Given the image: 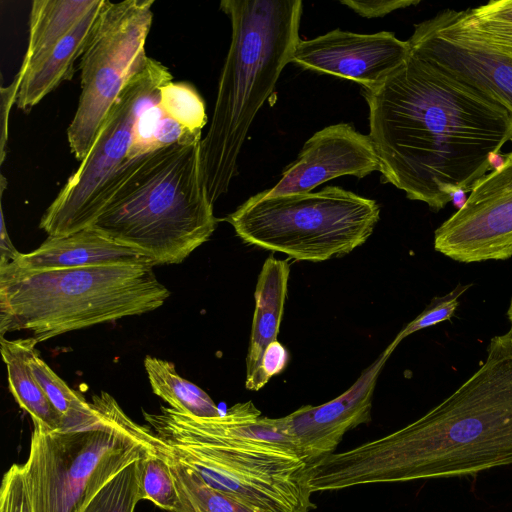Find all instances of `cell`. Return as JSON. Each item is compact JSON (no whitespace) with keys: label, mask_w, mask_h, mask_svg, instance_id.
Segmentation results:
<instances>
[{"label":"cell","mask_w":512,"mask_h":512,"mask_svg":"<svg viewBox=\"0 0 512 512\" xmlns=\"http://www.w3.org/2000/svg\"><path fill=\"white\" fill-rule=\"evenodd\" d=\"M364 97L384 180L434 212L470 192L512 141L503 105L412 51Z\"/></svg>","instance_id":"cell-1"},{"label":"cell","mask_w":512,"mask_h":512,"mask_svg":"<svg viewBox=\"0 0 512 512\" xmlns=\"http://www.w3.org/2000/svg\"><path fill=\"white\" fill-rule=\"evenodd\" d=\"M512 464V327L481 366L405 427L308 463L311 493L358 485L475 475Z\"/></svg>","instance_id":"cell-2"},{"label":"cell","mask_w":512,"mask_h":512,"mask_svg":"<svg viewBox=\"0 0 512 512\" xmlns=\"http://www.w3.org/2000/svg\"><path fill=\"white\" fill-rule=\"evenodd\" d=\"M143 415L175 458L255 512L315 508L305 480L308 461L276 418L261 417L252 401L216 417L190 416L164 406L160 413Z\"/></svg>","instance_id":"cell-3"},{"label":"cell","mask_w":512,"mask_h":512,"mask_svg":"<svg viewBox=\"0 0 512 512\" xmlns=\"http://www.w3.org/2000/svg\"><path fill=\"white\" fill-rule=\"evenodd\" d=\"M301 0H222L231 21V42L221 71L201 164L214 204L237 174L248 130L273 93L300 41Z\"/></svg>","instance_id":"cell-4"},{"label":"cell","mask_w":512,"mask_h":512,"mask_svg":"<svg viewBox=\"0 0 512 512\" xmlns=\"http://www.w3.org/2000/svg\"><path fill=\"white\" fill-rule=\"evenodd\" d=\"M216 226L200 140L136 157L90 227L156 266L181 263Z\"/></svg>","instance_id":"cell-5"},{"label":"cell","mask_w":512,"mask_h":512,"mask_svg":"<svg viewBox=\"0 0 512 512\" xmlns=\"http://www.w3.org/2000/svg\"><path fill=\"white\" fill-rule=\"evenodd\" d=\"M169 296L150 264L45 271L0 266V334L26 330L38 344L156 310Z\"/></svg>","instance_id":"cell-6"},{"label":"cell","mask_w":512,"mask_h":512,"mask_svg":"<svg viewBox=\"0 0 512 512\" xmlns=\"http://www.w3.org/2000/svg\"><path fill=\"white\" fill-rule=\"evenodd\" d=\"M97 419L59 430L34 423L22 465L34 512H81L114 476L166 443L134 422L107 392L93 395Z\"/></svg>","instance_id":"cell-7"},{"label":"cell","mask_w":512,"mask_h":512,"mask_svg":"<svg viewBox=\"0 0 512 512\" xmlns=\"http://www.w3.org/2000/svg\"><path fill=\"white\" fill-rule=\"evenodd\" d=\"M379 219L374 200L337 186L279 196L259 192L225 218L245 243L310 262L352 252Z\"/></svg>","instance_id":"cell-8"},{"label":"cell","mask_w":512,"mask_h":512,"mask_svg":"<svg viewBox=\"0 0 512 512\" xmlns=\"http://www.w3.org/2000/svg\"><path fill=\"white\" fill-rule=\"evenodd\" d=\"M168 68L148 57L111 107L94 143L40 220L48 236L90 227L129 171L137 122L159 89L173 81Z\"/></svg>","instance_id":"cell-9"},{"label":"cell","mask_w":512,"mask_h":512,"mask_svg":"<svg viewBox=\"0 0 512 512\" xmlns=\"http://www.w3.org/2000/svg\"><path fill=\"white\" fill-rule=\"evenodd\" d=\"M154 0L108 2L80 59L81 92L67 129L80 162L90 151L111 107L148 59L145 50Z\"/></svg>","instance_id":"cell-10"},{"label":"cell","mask_w":512,"mask_h":512,"mask_svg":"<svg viewBox=\"0 0 512 512\" xmlns=\"http://www.w3.org/2000/svg\"><path fill=\"white\" fill-rule=\"evenodd\" d=\"M503 156L435 230L437 252L461 263L512 257V150Z\"/></svg>","instance_id":"cell-11"},{"label":"cell","mask_w":512,"mask_h":512,"mask_svg":"<svg viewBox=\"0 0 512 512\" xmlns=\"http://www.w3.org/2000/svg\"><path fill=\"white\" fill-rule=\"evenodd\" d=\"M410 53L408 40H400L388 31L360 34L335 29L313 39H300L291 62L373 89L397 70Z\"/></svg>","instance_id":"cell-12"},{"label":"cell","mask_w":512,"mask_h":512,"mask_svg":"<svg viewBox=\"0 0 512 512\" xmlns=\"http://www.w3.org/2000/svg\"><path fill=\"white\" fill-rule=\"evenodd\" d=\"M396 347L390 344L343 394L318 406L304 405L277 418L308 463L334 453L349 430L370 422L372 400L380 372Z\"/></svg>","instance_id":"cell-13"},{"label":"cell","mask_w":512,"mask_h":512,"mask_svg":"<svg viewBox=\"0 0 512 512\" xmlns=\"http://www.w3.org/2000/svg\"><path fill=\"white\" fill-rule=\"evenodd\" d=\"M381 166L369 135L351 124L339 123L314 133L303 145L296 160L266 196L311 192L331 179L352 175L364 178Z\"/></svg>","instance_id":"cell-14"},{"label":"cell","mask_w":512,"mask_h":512,"mask_svg":"<svg viewBox=\"0 0 512 512\" xmlns=\"http://www.w3.org/2000/svg\"><path fill=\"white\" fill-rule=\"evenodd\" d=\"M411 51L499 102L512 114V59L455 38L428 19L414 27Z\"/></svg>","instance_id":"cell-15"},{"label":"cell","mask_w":512,"mask_h":512,"mask_svg":"<svg viewBox=\"0 0 512 512\" xmlns=\"http://www.w3.org/2000/svg\"><path fill=\"white\" fill-rule=\"evenodd\" d=\"M142 264L152 265L131 248L88 227L68 235L49 236L37 249L20 252L12 262L0 266L19 271H45Z\"/></svg>","instance_id":"cell-16"},{"label":"cell","mask_w":512,"mask_h":512,"mask_svg":"<svg viewBox=\"0 0 512 512\" xmlns=\"http://www.w3.org/2000/svg\"><path fill=\"white\" fill-rule=\"evenodd\" d=\"M109 0H99L97 5L53 48L27 67H20L22 76L16 105L30 111L45 96L75 73V65L84 54Z\"/></svg>","instance_id":"cell-17"},{"label":"cell","mask_w":512,"mask_h":512,"mask_svg":"<svg viewBox=\"0 0 512 512\" xmlns=\"http://www.w3.org/2000/svg\"><path fill=\"white\" fill-rule=\"evenodd\" d=\"M290 265L286 260L269 256L260 271L255 289L250 341L246 357L248 390L258 391L262 357L267 346L277 340L287 295Z\"/></svg>","instance_id":"cell-18"},{"label":"cell","mask_w":512,"mask_h":512,"mask_svg":"<svg viewBox=\"0 0 512 512\" xmlns=\"http://www.w3.org/2000/svg\"><path fill=\"white\" fill-rule=\"evenodd\" d=\"M443 32L512 59V0L466 10L445 9L429 19Z\"/></svg>","instance_id":"cell-19"},{"label":"cell","mask_w":512,"mask_h":512,"mask_svg":"<svg viewBox=\"0 0 512 512\" xmlns=\"http://www.w3.org/2000/svg\"><path fill=\"white\" fill-rule=\"evenodd\" d=\"M99 0H35L29 18L28 45L21 67L40 58L97 5Z\"/></svg>","instance_id":"cell-20"},{"label":"cell","mask_w":512,"mask_h":512,"mask_svg":"<svg viewBox=\"0 0 512 512\" xmlns=\"http://www.w3.org/2000/svg\"><path fill=\"white\" fill-rule=\"evenodd\" d=\"M1 355L6 365L9 390L33 423L50 430L65 426V419L47 398L28 365L26 339L8 340L0 337Z\"/></svg>","instance_id":"cell-21"},{"label":"cell","mask_w":512,"mask_h":512,"mask_svg":"<svg viewBox=\"0 0 512 512\" xmlns=\"http://www.w3.org/2000/svg\"><path fill=\"white\" fill-rule=\"evenodd\" d=\"M144 367L154 394L179 413L195 417H216L222 413L200 387L182 378L172 362L146 356Z\"/></svg>","instance_id":"cell-22"},{"label":"cell","mask_w":512,"mask_h":512,"mask_svg":"<svg viewBox=\"0 0 512 512\" xmlns=\"http://www.w3.org/2000/svg\"><path fill=\"white\" fill-rule=\"evenodd\" d=\"M33 337L27 338L26 358L37 383L59 413L65 419V426H74L93 421L99 412L92 402L81 393L70 388L42 359L36 349ZM63 427V428H64Z\"/></svg>","instance_id":"cell-23"},{"label":"cell","mask_w":512,"mask_h":512,"mask_svg":"<svg viewBox=\"0 0 512 512\" xmlns=\"http://www.w3.org/2000/svg\"><path fill=\"white\" fill-rule=\"evenodd\" d=\"M165 456L175 479L184 512H255L209 486L190 466L171 454L168 444Z\"/></svg>","instance_id":"cell-24"},{"label":"cell","mask_w":512,"mask_h":512,"mask_svg":"<svg viewBox=\"0 0 512 512\" xmlns=\"http://www.w3.org/2000/svg\"><path fill=\"white\" fill-rule=\"evenodd\" d=\"M167 444L160 452L149 453L138 460V493L140 500H149L169 512H184V507L165 456Z\"/></svg>","instance_id":"cell-25"},{"label":"cell","mask_w":512,"mask_h":512,"mask_svg":"<svg viewBox=\"0 0 512 512\" xmlns=\"http://www.w3.org/2000/svg\"><path fill=\"white\" fill-rule=\"evenodd\" d=\"M158 104L183 129L202 134L207 123L205 103L192 85L173 81L166 83L159 89Z\"/></svg>","instance_id":"cell-26"},{"label":"cell","mask_w":512,"mask_h":512,"mask_svg":"<svg viewBox=\"0 0 512 512\" xmlns=\"http://www.w3.org/2000/svg\"><path fill=\"white\" fill-rule=\"evenodd\" d=\"M138 460L107 482L81 512H134L140 501Z\"/></svg>","instance_id":"cell-27"},{"label":"cell","mask_w":512,"mask_h":512,"mask_svg":"<svg viewBox=\"0 0 512 512\" xmlns=\"http://www.w3.org/2000/svg\"><path fill=\"white\" fill-rule=\"evenodd\" d=\"M471 286L458 285L449 294L435 297L430 304L396 336L392 344L397 346L405 337L421 329L449 320L457 310L459 297Z\"/></svg>","instance_id":"cell-28"},{"label":"cell","mask_w":512,"mask_h":512,"mask_svg":"<svg viewBox=\"0 0 512 512\" xmlns=\"http://www.w3.org/2000/svg\"><path fill=\"white\" fill-rule=\"evenodd\" d=\"M0 512H34L22 465L13 464L3 476L0 489Z\"/></svg>","instance_id":"cell-29"},{"label":"cell","mask_w":512,"mask_h":512,"mask_svg":"<svg viewBox=\"0 0 512 512\" xmlns=\"http://www.w3.org/2000/svg\"><path fill=\"white\" fill-rule=\"evenodd\" d=\"M340 3L365 18L383 17L395 10L417 5L419 0H340Z\"/></svg>","instance_id":"cell-30"},{"label":"cell","mask_w":512,"mask_h":512,"mask_svg":"<svg viewBox=\"0 0 512 512\" xmlns=\"http://www.w3.org/2000/svg\"><path fill=\"white\" fill-rule=\"evenodd\" d=\"M289 354L286 348L277 340L271 342L264 351L259 377V390L271 379L280 374L287 366Z\"/></svg>","instance_id":"cell-31"},{"label":"cell","mask_w":512,"mask_h":512,"mask_svg":"<svg viewBox=\"0 0 512 512\" xmlns=\"http://www.w3.org/2000/svg\"><path fill=\"white\" fill-rule=\"evenodd\" d=\"M22 76L18 72L8 87H1V163L5 160L8 139V117L13 104H16Z\"/></svg>","instance_id":"cell-32"},{"label":"cell","mask_w":512,"mask_h":512,"mask_svg":"<svg viewBox=\"0 0 512 512\" xmlns=\"http://www.w3.org/2000/svg\"><path fill=\"white\" fill-rule=\"evenodd\" d=\"M20 252L13 246L6 229L3 209L1 210L0 264L12 262Z\"/></svg>","instance_id":"cell-33"},{"label":"cell","mask_w":512,"mask_h":512,"mask_svg":"<svg viewBox=\"0 0 512 512\" xmlns=\"http://www.w3.org/2000/svg\"><path fill=\"white\" fill-rule=\"evenodd\" d=\"M507 317L511 323V327H512V297H511V300H510V304H509V308L507 310Z\"/></svg>","instance_id":"cell-34"}]
</instances>
